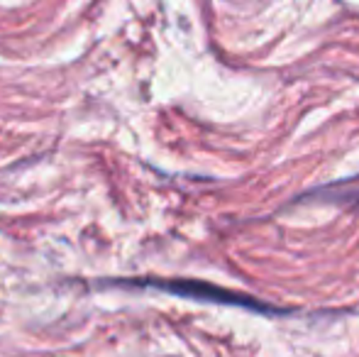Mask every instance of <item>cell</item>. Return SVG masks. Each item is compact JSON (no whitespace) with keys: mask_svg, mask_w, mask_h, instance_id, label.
Masks as SVG:
<instances>
[{"mask_svg":"<svg viewBox=\"0 0 359 357\" xmlns=\"http://www.w3.org/2000/svg\"><path fill=\"white\" fill-rule=\"evenodd\" d=\"M128 286H149V289H159V291H166V294L184 296V299L210 301V304H222V306H237V309H247V311H255V314H264V316L291 314V311L279 309V306L264 304V301L255 299V296L240 294V291H232V289H222V286L208 284V281H191V279H135V281H128Z\"/></svg>","mask_w":359,"mask_h":357,"instance_id":"obj_1","label":"cell"},{"mask_svg":"<svg viewBox=\"0 0 359 357\" xmlns=\"http://www.w3.org/2000/svg\"><path fill=\"white\" fill-rule=\"evenodd\" d=\"M347 201H350V206L359 213V194H352V196H347Z\"/></svg>","mask_w":359,"mask_h":357,"instance_id":"obj_2","label":"cell"}]
</instances>
